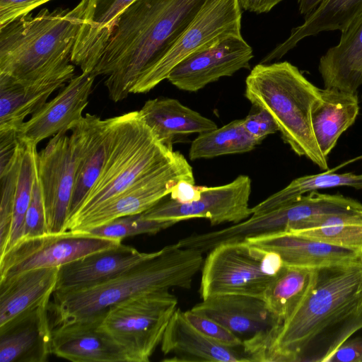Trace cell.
<instances>
[{"label":"cell","mask_w":362,"mask_h":362,"mask_svg":"<svg viewBox=\"0 0 362 362\" xmlns=\"http://www.w3.org/2000/svg\"><path fill=\"white\" fill-rule=\"evenodd\" d=\"M361 329L362 261L316 268L308 293L280 326L265 362H327Z\"/></svg>","instance_id":"cell-1"},{"label":"cell","mask_w":362,"mask_h":362,"mask_svg":"<svg viewBox=\"0 0 362 362\" xmlns=\"http://www.w3.org/2000/svg\"><path fill=\"white\" fill-rule=\"evenodd\" d=\"M205 0H134L119 16L91 74L110 98L125 99L182 35Z\"/></svg>","instance_id":"cell-2"},{"label":"cell","mask_w":362,"mask_h":362,"mask_svg":"<svg viewBox=\"0 0 362 362\" xmlns=\"http://www.w3.org/2000/svg\"><path fill=\"white\" fill-rule=\"evenodd\" d=\"M88 0L73 8H42L0 27V74L24 83L74 76L72 53Z\"/></svg>","instance_id":"cell-3"},{"label":"cell","mask_w":362,"mask_h":362,"mask_svg":"<svg viewBox=\"0 0 362 362\" xmlns=\"http://www.w3.org/2000/svg\"><path fill=\"white\" fill-rule=\"evenodd\" d=\"M204 263L202 252L167 245L117 276L79 289L54 291L48 309L52 327L105 312L110 307L142 294L170 288L189 289Z\"/></svg>","instance_id":"cell-4"},{"label":"cell","mask_w":362,"mask_h":362,"mask_svg":"<svg viewBox=\"0 0 362 362\" xmlns=\"http://www.w3.org/2000/svg\"><path fill=\"white\" fill-rule=\"evenodd\" d=\"M245 95L254 107L267 110L282 139L299 156L321 170L328 169L312 125V111L321 99L320 88L288 62L259 63L245 80Z\"/></svg>","instance_id":"cell-5"},{"label":"cell","mask_w":362,"mask_h":362,"mask_svg":"<svg viewBox=\"0 0 362 362\" xmlns=\"http://www.w3.org/2000/svg\"><path fill=\"white\" fill-rule=\"evenodd\" d=\"M108 119V144L103 170L67 224L168 165L180 153L156 139L139 111Z\"/></svg>","instance_id":"cell-6"},{"label":"cell","mask_w":362,"mask_h":362,"mask_svg":"<svg viewBox=\"0 0 362 362\" xmlns=\"http://www.w3.org/2000/svg\"><path fill=\"white\" fill-rule=\"evenodd\" d=\"M284 266L278 254L255 247L245 240L218 245L204 261L201 297L240 294L263 299Z\"/></svg>","instance_id":"cell-7"},{"label":"cell","mask_w":362,"mask_h":362,"mask_svg":"<svg viewBox=\"0 0 362 362\" xmlns=\"http://www.w3.org/2000/svg\"><path fill=\"white\" fill-rule=\"evenodd\" d=\"M177 305L168 289L134 296L110 307L100 328L121 347L127 362H148Z\"/></svg>","instance_id":"cell-8"},{"label":"cell","mask_w":362,"mask_h":362,"mask_svg":"<svg viewBox=\"0 0 362 362\" xmlns=\"http://www.w3.org/2000/svg\"><path fill=\"white\" fill-rule=\"evenodd\" d=\"M239 0H205L170 50L136 82L131 93L150 91L168 78L173 68L189 55L232 35H241Z\"/></svg>","instance_id":"cell-9"},{"label":"cell","mask_w":362,"mask_h":362,"mask_svg":"<svg viewBox=\"0 0 362 362\" xmlns=\"http://www.w3.org/2000/svg\"><path fill=\"white\" fill-rule=\"evenodd\" d=\"M181 180L195 183L191 165L180 153L168 165L136 182L87 215L69 222L66 230L79 233L120 217L144 213L170 194Z\"/></svg>","instance_id":"cell-10"},{"label":"cell","mask_w":362,"mask_h":362,"mask_svg":"<svg viewBox=\"0 0 362 362\" xmlns=\"http://www.w3.org/2000/svg\"><path fill=\"white\" fill-rule=\"evenodd\" d=\"M120 243L121 240L70 230L21 239L0 257V279L27 270L60 267Z\"/></svg>","instance_id":"cell-11"},{"label":"cell","mask_w":362,"mask_h":362,"mask_svg":"<svg viewBox=\"0 0 362 362\" xmlns=\"http://www.w3.org/2000/svg\"><path fill=\"white\" fill-rule=\"evenodd\" d=\"M191 310L216 320L240 338L248 356L270 346L282 324L264 299L246 295L211 296Z\"/></svg>","instance_id":"cell-12"},{"label":"cell","mask_w":362,"mask_h":362,"mask_svg":"<svg viewBox=\"0 0 362 362\" xmlns=\"http://www.w3.org/2000/svg\"><path fill=\"white\" fill-rule=\"evenodd\" d=\"M251 180L246 175L232 182L216 187H201L199 199L181 203L169 199L159 202L143 213L147 219L178 223L194 218H207L211 225L240 223L252 215L249 199Z\"/></svg>","instance_id":"cell-13"},{"label":"cell","mask_w":362,"mask_h":362,"mask_svg":"<svg viewBox=\"0 0 362 362\" xmlns=\"http://www.w3.org/2000/svg\"><path fill=\"white\" fill-rule=\"evenodd\" d=\"M76 171L75 153L69 135L61 132L36 155L48 233L66 231Z\"/></svg>","instance_id":"cell-14"},{"label":"cell","mask_w":362,"mask_h":362,"mask_svg":"<svg viewBox=\"0 0 362 362\" xmlns=\"http://www.w3.org/2000/svg\"><path fill=\"white\" fill-rule=\"evenodd\" d=\"M252 57V49L243 36L232 35L184 59L167 79L180 90L196 92L222 77L249 69Z\"/></svg>","instance_id":"cell-15"},{"label":"cell","mask_w":362,"mask_h":362,"mask_svg":"<svg viewBox=\"0 0 362 362\" xmlns=\"http://www.w3.org/2000/svg\"><path fill=\"white\" fill-rule=\"evenodd\" d=\"M95 77L86 72L74 76L54 98L22 124L18 131L19 141L37 146L59 132H67L69 126L83 117Z\"/></svg>","instance_id":"cell-16"},{"label":"cell","mask_w":362,"mask_h":362,"mask_svg":"<svg viewBox=\"0 0 362 362\" xmlns=\"http://www.w3.org/2000/svg\"><path fill=\"white\" fill-rule=\"evenodd\" d=\"M69 131L76 171L68 221L78 212L103 170L107 150L109 119H102L87 113L71 124Z\"/></svg>","instance_id":"cell-17"},{"label":"cell","mask_w":362,"mask_h":362,"mask_svg":"<svg viewBox=\"0 0 362 362\" xmlns=\"http://www.w3.org/2000/svg\"><path fill=\"white\" fill-rule=\"evenodd\" d=\"M104 314L52 327V354L74 362H127L121 347L100 328Z\"/></svg>","instance_id":"cell-18"},{"label":"cell","mask_w":362,"mask_h":362,"mask_svg":"<svg viewBox=\"0 0 362 362\" xmlns=\"http://www.w3.org/2000/svg\"><path fill=\"white\" fill-rule=\"evenodd\" d=\"M26 311L0 326V362H45L52 352L48 304Z\"/></svg>","instance_id":"cell-19"},{"label":"cell","mask_w":362,"mask_h":362,"mask_svg":"<svg viewBox=\"0 0 362 362\" xmlns=\"http://www.w3.org/2000/svg\"><path fill=\"white\" fill-rule=\"evenodd\" d=\"M250 245L278 254L286 266L316 269L362 261V252L284 231L245 240Z\"/></svg>","instance_id":"cell-20"},{"label":"cell","mask_w":362,"mask_h":362,"mask_svg":"<svg viewBox=\"0 0 362 362\" xmlns=\"http://www.w3.org/2000/svg\"><path fill=\"white\" fill-rule=\"evenodd\" d=\"M141 252L120 243L77 259L59 267L55 291L79 289L107 281L146 259Z\"/></svg>","instance_id":"cell-21"},{"label":"cell","mask_w":362,"mask_h":362,"mask_svg":"<svg viewBox=\"0 0 362 362\" xmlns=\"http://www.w3.org/2000/svg\"><path fill=\"white\" fill-rule=\"evenodd\" d=\"M160 344L165 355H173L163 361H251L244 351L221 345L199 331L179 308L172 315Z\"/></svg>","instance_id":"cell-22"},{"label":"cell","mask_w":362,"mask_h":362,"mask_svg":"<svg viewBox=\"0 0 362 362\" xmlns=\"http://www.w3.org/2000/svg\"><path fill=\"white\" fill-rule=\"evenodd\" d=\"M139 111L156 139L170 148L173 144L188 135L217 128L213 120L174 98L148 100Z\"/></svg>","instance_id":"cell-23"},{"label":"cell","mask_w":362,"mask_h":362,"mask_svg":"<svg viewBox=\"0 0 362 362\" xmlns=\"http://www.w3.org/2000/svg\"><path fill=\"white\" fill-rule=\"evenodd\" d=\"M59 267L38 268L0 279V326L49 302Z\"/></svg>","instance_id":"cell-24"},{"label":"cell","mask_w":362,"mask_h":362,"mask_svg":"<svg viewBox=\"0 0 362 362\" xmlns=\"http://www.w3.org/2000/svg\"><path fill=\"white\" fill-rule=\"evenodd\" d=\"M72 78L62 76L24 83L0 74V131H18L28 115L37 112Z\"/></svg>","instance_id":"cell-25"},{"label":"cell","mask_w":362,"mask_h":362,"mask_svg":"<svg viewBox=\"0 0 362 362\" xmlns=\"http://www.w3.org/2000/svg\"><path fill=\"white\" fill-rule=\"evenodd\" d=\"M325 88L357 93L362 84V15L341 33L339 42L320 57Z\"/></svg>","instance_id":"cell-26"},{"label":"cell","mask_w":362,"mask_h":362,"mask_svg":"<svg viewBox=\"0 0 362 362\" xmlns=\"http://www.w3.org/2000/svg\"><path fill=\"white\" fill-rule=\"evenodd\" d=\"M134 0H88L71 62L81 72L92 73L122 11Z\"/></svg>","instance_id":"cell-27"},{"label":"cell","mask_w":362,"mask_h":362,"mask_svg":"<svg viewBox=\"0 0 362 362\" xmlns=\"http://www.w3.org/2000/svg\"><path fill=\"white\" fill-rule=\"evenodd\" d=\"M320 94L312 111V125L318 146L327 158L340 136L354 123L359 105L357 93L325 88Z\"/></svg>","instance_id":"cell-28"},{"label":"cell","mask_w":362,"mask_h":362,"mask_svg":"<svg viewBox=\"0 0 362 362\" xmlns=\"http://www.w3.org/2000/svg\"><path fill=\"white\" fill-rule=\"evenodd\" d=\"M361 15L362 0H324L305 16L303 23L293 28L289 36L266 55L261 63L281 59L308 37L327 31L341 33Z\"/></svg>","instance_id":"cell-29"},{"label":"cell","mask_w":362,"mask_h":362,"mask_svg":"<svg viewBox=\"0 0 362 362\" xmlns=\"http://www.w3.org/2000/svg\"><path fill=\"white\" fill-rule=\"evenodd\" d=\"M362 158V156L347 160L339 165L315 175H308L292 180L286 187L270 195L252 208V215L269 211L312 192L337 187H349L362 189V174L354 173H337V171L348 164Z\"/></svg>","instance_id":"cell-30"},{"label":"cell","mask_w":362,"mask_h":362,"mask_svg":"<svg viewBox=\"0 0 362 362\" xmlns=\"http://www.w3.org/2000/svg\"><path fill=\"white\" fill-rule=\"evenodd\" d=\"M315 269L284 265L267 288L263 299L281 323L291 315L308 293Z\"/></svg>","instance_id":"cell-31"},{"label":"cell","mask_w":362,"mask_h":362,"mask_svg":"<svg viewBox=\"0 0 362 362\" xmlns=\"http://www.w3.org/2000/svg\"><path fill=\"white\" fill-rule=\"evenodd\" d=\"M287 231L362 252V211L320 216Z\"/></svg>","instance_id":"cell-32"},{"label":"cell","mask_w":362,"mask_h":362,"mask_svg":"<svg viewBox=\"0 0 362 362\" xmlns=\"http://www.w3.org/2000/svg\"><path fill=\"white\" fill-rule=\"evenodd\" d=\"M261 144L247 133L243 119H235L211 131L199 134L189 149L191 160L213 158L248 152Z\"/></svg>","instance_id":"cell-33"},{"label":"cell","mask_w":362,"mask_h":362,"mask_svg":"<svg viewBox=\"0 0 362 362\" xmlns=\"http://www.w3.org/2000/svg\"><path fill=\"white\" fill-rule=\"evenodd\" d=\"M21 143L23 148L14 197L12 229L5 252L21 238L24 219L30 202L36 175L37 146Z\"/></svg>","instance_id":"cell-34"},{"label":"cell","mask_w":362,"mask_h":362,"mask_svg":"<svg viewBox=\"0 0 362 362\" xmlns=\"http://www.w3.org/2000/svg\"><path fill=\"white\" fill-rule=\"evenodd\" d=\"M23 144L19 141L16 153L0 166V257L8 247L13 217L14 197L20 169Z\"/></svg>","instance_id":"cell-35"},{"label":"cell","mask_w":362,"mask_h":362,"mask_svg":"<svg viewBox=\"0 0 362 362\" xmlns=\"http://www.w3.org/2000/svg\"><path fill=\"white\" fill-rule=\"evenodd\" d=\"M177 223L175 221L145 218L143 213L120 217L104 225L77 233L122 240L141 234H156Z\"/></svg>","instance_id":"cell-36"},{"label":"cell","mask_w":362,"mask_h":362,"mask_svg":"<svg viewBox=\"0 0 362 362\" xmlns=\"http://www.w3.org/2000/svg\"><path fill=\"white\" fill-rule=\"evenodd\" d=\"M46 233L48 232L44 199L40 182L36 173L32 197L25 214L21 239L33 238Z\"/></svg>","instance_id":"cell-37"},{"label":"cell","mask_w":362,"mask_h":362,"mask_svg":"<svg viewBox=\"0 0 362 362\" xmlns=\"http://www.w3.org/2000/svg\"><path fill=\"white\" fill-rule=\"evenodd\" d=\"M184 315L195 328L216 342L231 348H243L241 339L216 320L191 309L184 312Z\"/></svg>","instance_id":"cell-38"},{"label":"cell","mask_w":362,"mask_h":362,"mask_svg":"<svg viewBox=\"0 0 362 362\" xmlns=\"http://www.w3.org/2000/svg\"><path fill=\"white\" fill-rule=\"evenodd\" d=\"M243 119V125L249 134L261 142L270 134L279 131L272 115L264 109L257 107Z\"/></svg>","instance_id":"cell-39"},{"label":"cell","mask_w":362,"mask_h":362,"mask_svg":"<svg viewBox=\"0 0 362 362\" xmlns=\"http://www.w3.org/2000/svg\"><path fill=\"white\" fill-rule=\"evenodd\" d=\"M51 0H0V27L31 13Z\"/></svg>","instance_id":"cell-40"},{"label":"cell","mask_w":362,"mask_h":362,"mask_svg":"<svg viewBox=\"0 0 362 362\" xmlns=\"http://www.w3.org/2000/svg\"><path fill=\"white\" fill-rule=\"evenodd\" d=\"M327 362H362V337L346 340Z\"/></svg>","instance_id":"cell-41"},{"label":"cell","mask_w":362,"mask_h":362,"mask_svg":"<svg viewBox=\"0 0 362 362\" xmlns=\"http://www.w3.org/2000/svg\"><path fill=\"white\" fill-rule=\"evenodd\" d=\"M200 194L201 187H197L195 183L185 180L177 182L170 194V199L181 203L197 200Z\"/></svg>","instance_id":"cell-42"},{"label":"cell","mask_w":362,"mask_h":362,"mask_svg":"<svg viewBox=\"0 0 362 362\" xmlns=\"http://www.w3.org/2000/svg\"><path fill=\"white\" fill-rule=\"evenodd\" d=\"M283 0H239L242 8L256 13L270 11Z\"/></svg>","instance_id":"cell-43"},{"label":"cell","mask_w":362,"mask_h":362,"mask_svg":"<svg viewBox=\"0 0 362 362\" xmlns=\"http://www.w3.org/2000/svg\"><path fill=\"white\" fill-rule=\"evenodd\" d=\"M324 0H298L300 14L307 15L313 11Z\"/></svg>","instance_id":"cell-44"}]
</instances>
